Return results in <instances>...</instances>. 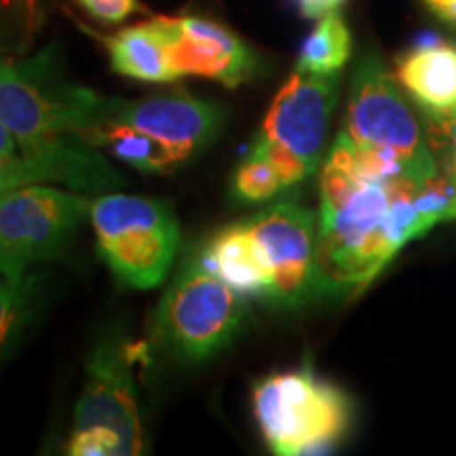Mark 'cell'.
I'll list each match as a JSON object with an SVG mask.
<instances>
[{
  "mask_svg": "<svg viewBox=\"0 0 456 456\" xmlns=\"http://www.w3.org/2000/svg\"><path fill=\"white\" fill-rule=\"evenodd\" d=\"M433 180L410 171L395 178H363L332 146L319 178L317 292H359L403 245L419 239L416 203Z\"/></svg>",
  "mask_w": 456,
  "mask_h": 456,
  "instance_id": "cell-1",
  "label": "cell"
},
{
  "mask_svg": "<svg viewBox=\"0 0 456 456\" xmlns=\"http://www.w3.org/2000/svg\"><path fill=\"white\" fill-rule=\"evenodd\" d=\"M104 95L74 85L51 53L24 64L0 60V118L21 151L61 135H89L100 127Z\"/></svg>",
  "mask_w": 456,
  "mask_h": 456,
  "instance_id": "cell-2",
  "label": "cell"
},
{
  "mask_svg": "<svg viewBox=\"0 0 456 456\" xmlns=\"http://www.w3.org/2000/svg\"><path fill=\"white\" fill-rule=\"evenodd\" d=\"M245 319L243 296L197 258L186 262L165 292L155 315V336L171 355L201 363L231 346Z\"/></svg>",
  "mask_w": 456,
  "mask_h": 456,
  "instance_id": "cell-3",
  "label": "cell"
},
{
  "mask_svg": "<svg viewBox=\"0 0 456 456\" xmlns=\"http://www.w3.org/2000/svg\"><path fill=\"white\" fill-rule=\"evenodd\" d=\"M254 414L273 452L300 456L322 452L345 436L351 403L338 387L311 370H296L254 387Z\"/></svg>",
  "mask_w": 456,
  "mask_h": 456,
  "instance_id": "cell-4",
  "label": "cell"
},
{
  "mask_svg": "<svg viewBox=\"0 0 456 456\" xmlns=\"http://www.w3.org/2000/svg\"><path fill=\"white\" fill-rule=\"evenodd\" d=\"M98 252L123 283L151 289L167 275L180 245L169 203L135 195H104L91 203Z\"/></svg>",
  "mask_w": 456,
  "mask_h": 456,
  "instance_id": "cell-5",
  "label": "cell"
},
{
  "mask_svg": "<svg viewBox=\"0 0 456 456\" xmlns=\"http://www.w3.org/2000/svg\"><path fill=\"white\" fill-rule=\"evenodd\" d=\"M342 131L357 144L395 152L420 178L440 175L420 118L403 98L402 85L376 53H363L353 70Z\"/></svg>",
  "mask_w": 456,
  "mask_h": 456,
  "instance_id": "cell-6",
  "label": "cell"
},
{
  "mask_svg": "<svg viewBox=\"0 0 456 456\" xmlns=\"http://www.w3.org/2000/svg\"><path fill=\"white\" fill-rule=\"evenodd\" d=\"M89 209L87 197L47 184L0 195V273L24 275L32 265L61 258Z\"/></svg>",
  "mask_w": 456,
  "mask_h": 456,
  "instance_id": "cell-7",
  "label": "cell"
},
{
  "mask_svg": "<svg viewBox=\"0 0 456 456\" xmlns=\"http://www.w3.org/2000/svg\"><path fill=\"white\" fill-rule=\"evenodd\" d=\"M134 349L127 338L110 334L91 353L85 387L74 410L72 431H104L117 437L123 454H140L142 419L131 363Z\"/></svg>",
  "mask_w": 456,
  "mask_h": 456,
  "instance_id": "cell-8",
  "label": "cell"
},
{
  "mask_svg": "<svg viewBox=\"0 0 456 456\" xmlns=\"http://www.w3.org/2000/svg\"><path fill=\"white\" fill-rule=\"evenodd\" d=\"M271 275L269 302L296 306L315 292V214L296 203H279L245 220Z\"/></svg>",
  "mask_w": 456,
  "mask_h": 456,
  "instance_id": "cell-9",
  "label": "cell"
},
{
  "mask_svg": "<svg viewBox=\"0 0 456 456\" xmlns=\"http://www.w3.org/2000/svg\"><path fill=\"white\" fill-rule=\"evenodd\" d=\"M224 118V108L214 102L192 98L184 91H171L140 100L102 98L98 129L106 125H129L191 159L220 134Z\"/></svg>",
  "mask_w": 456,
  "mask_h": 456,
  "instance_id": "cell-10",
  "label": "cell"
},
{
  "mask_svg": "<svg viewBox=\"0 0 456 456\" xmlns=\"http://www.w3.org/2000/svg\"><path fill=\"white\" fill-rule=\"evenodd\" d=\"M338 89L340 72L309 74L296 70L273 100L260 135L294 152L315 174L338 102Z\"/></svg>",
  "mask_w": 456,
  "mask_h": 456,
  "instance_id": "cell-11",
  "label": "cell"
},
{
  "mask_svg": "<svg viewBox=\"0 0 456 456\" xmlns=\"http://www.w3.org/2000/svg\"><path fill=\"white\" fill-rule=\"evenodd\" d=\"M169 57L180 77H203L226 87L252 81L258 72V55L235 32L218 21L197 15L157 17Z\"/></svg>",
  "mask_w": 456,
  "mask_h": 456,
  "instance_id": "cell-12",
  "label": "cell"
},
{
  "mask_svg": "<svg viewBox=\"0 0 456 456\" xmlns=\"http://www.w3.org/2000/svg\"><path fill=\"white\" fill-rule=\"evenodd\" d=\"M395 78L427 117L456 114V45L427 43L395 60Z\"/></svg>",
  "mask_w": 456,
  "mask_h": 456,
  "instance_id": "cell-13",
  "label": "cell"
},
{
  "mask_svg": "<svg viewBox=\"0 0 456 456\" xmlns=\"http://www.w3.org/2000/svg\"><path fill=\"white\" fill-rule=\"evenodd\" d=\"M203 265L243 298L269 300L271 275L245 222L222 228L201 254Z\"/></svg>",
  "mask_w": 456,
  "mask_h": 456,
  "instance_id": "cell-14",
  "label": "cell"
},
{
  "mask_svg": "<svg viewBox=\"0 0 456 456\" xmlns=\"http://www.w3.org/2000/svg\"><path fill=\"white\" fill-rule=\"evenodd\" d=\"M112 70L144 83H171L180 78L171 64L167 38L155 17L104 38Z\"/></svg>",
  "mask_w": 456,
  "mask_h": 456,
  "instance_id": "cell-15",
  "label": "cell"
},
{
  "mask_svg": "<svg viewBox=\"0 0 456 456\" xmlns=\"http://www.w3.org/2000/svg\"><path fill=\"white\" fill-rule=\"evenodd\" d=\"M95 148H106L118 161L146 174H165L188 161L186 155L129 125H106L87 140Z\"/></svg>",
  "mask_w": 456,
  "mask_h": 456,
  "instance_id": "cell-16",
  "label": "cell"
},
{
  "mask_svg": "<svg viewBox=\"0 0 456 456\" xmlns=\"http://www.w3.org/2000/svg\"><path fill=\"white\" fill-rule=\"evenodd\" d=\"M43 298V275L0 273V362L21 340Z\"/></svg>",
  "mask_w": 456,
  "mask_h": 456,
  "instance_id": "cell-17",
  "label": "cell"
},
{
  "mask_svg": "<svg viewBox=\"0 0 456 456\" xmlns=\"http://www.w3.org/2000/svg\"><path fill=\"white\" fill-rule=\"evenodd\" d=\"M353 38L346 21L336 13L319 17L317 26L302 43L296 70L309 74H336L351 57Z\"/></svg>",
  "mask_w": 456,
  "mask_h": 456,
  "instance_id": "cell-18",
  "label": "cell"
},
{
  "mask_svg": "<svg viewBox=\"0 0 456 456\" xmlns=\"http://www.w3.org/2000/svg\"><path fill=\"white\" fill-rule=\"evenodd\" d=\"M283 184L273 165L256 148L239 165L232 175V195L243 203H260L275 197Z\"/></svg>",
  "mask_w": 456,
  "mask_h": 456,
  "instance_id": "cell-19",
  "label": "cell"
},
{
  "mask_svg": "<svg viewBox=\"0 0 456 456\" xmlns=\"http://www.w3.org/2000/svg\"><path fill=\"white\" fill-rule=\"evenodd\" d=\"M43 174L37 161L28 157L26 152H20L13 161L0 165V195L13 191V188L28 184H43Z\"/></svg>",
  "mask_w": 456,
  "mask_h": 456,
  "instance_id": "cell-20",
  "label": "cell"
},
{
  "mask_svg": "<svg viewBox=\"0 0 456 456\" xmlns=\"http://www.w3.org/2000/svg\"><path fill=\"white\" fill-rule=\"evenodd\" d=\"M427 140H429L436 161L456 155V114L427 117Z\"/></svg>",
  "mask_w": 456,
  "mask_h": 456,
  "instance_id": "cell-21",
  "label": "cell"
},
{
  "mask_svg": "<svg viewBox=\"0 0 456 456\" xmlns=\"http://www.w3.org/2000/svg\"><path fill=\"white\" fill-rule=\"evenodd\" d=\"M77 3L102 24H121L140 9L138 0H77Z\"/></svg>",
  "mask_w": 456,
  "mask_h": 456,
  "instance_id": "cell-22",
  "label": "cell"
},
{
  "mask_svg": "<svg viewBox=\"0 0 456 456\" xmlns=\"http://www.w3.org/2000/svg\"><path fill=\"white\" fill-rule=\"evenodd\" d=\"M296 3H298L302 15L309 20H319V17L338 11L346 0H296Z\"/></svg>",
  "mask_w": 456,
  "mask_h": 456,
  "instance_id": "cell-23",
  "label": "cell"
},
{
  "mask_svg": "<svg viewBox=\"0 0 456 456\" xmlns=\"http://www.w3.org/2000/svg\"><path fill=\"white\" fill-rule=\"evenodd\" d=\"M21 148L17 144L15 135L11 134L7 125L3 123V118H0V165L13 161L15 157H20Z\"/></svg>",
  "mask_w": 456,
  "mask_h": 456,
  "instance_id": "cell-24",
  "label": "cell"
},
{
  "mask_svg": "<svg viewBox=\"0 0 456 456\" xmlns=\"http://www.w3.org/2000/svg\"><path fill=\"white\" fill-rule=\"evenodd\" d=\"M425 7L456 30V0H423Z\"/></svg>",
  "mask_w": 456,
  "mask_h": 456,
  "instance_id": "cell-25",
  "label": "cell"
},
{
  "mask_svg": "<svg viewBox=\"0 0 456 456\" xmlns=\"http://www.w3.org/2000/svg\"><path fill=\"white\" fill-rule=\"evenodd\" d=\"M452 218H456V197L446 205V208L442 209L440 216H437V222H446V220H452Z\"/></svg>",
  "mask_w": 456,
  "mask_h": 456,
  "instance_id": "cell-26",
  "label": "cell"
},
{
  "mask_svg": "<svg viewBox=\"0 0 456 456\" xmlns=\"http://www.w3.org/2000/svg\"><path fill=\"white\" fill-rule=\"evenodd\" d=\"M454 32H456V30H454Z\"/></svg>",
  "mask_w": 456,
  "mask_h": 456,
  "instance_id": "cell-27",
  "label": "cell"
}]
</instances>
